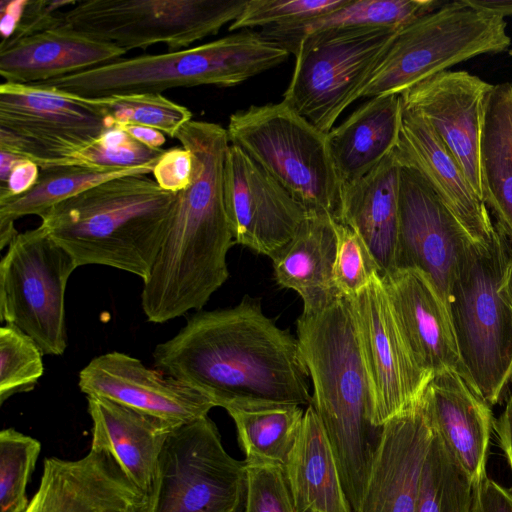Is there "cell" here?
<instances>
[{
    "instance_id": "obj_31",
    "label": "cell",
    "mask_w": 512,
    "mask_h": 512,
    "mask_svg": "<svg viewBox=\"0 0 512 512\" xmlns=\"http://www.w3.org/2000/svg\"><path fill=\"white\" fill-rule=\"evenodd\" d=\"M155 165L127 170H102L76 165L41 167L39 177L30 190L0 200V249L9 246L17 236L15 220L28 215L41 218L56 204L94 185L129 175L152 174Z\"/></svg>"
},
{
    "instance_id": "obj_12",
    "label": "cell",
    "mask_w": 512,
    "mask_h": 512,
    "mask_svg": "<svg viewBox=\"0 0 512 512\" xmlns=\"http://www.w3.org/2000/svg\"><path fill=\"white\" fill-rule=\"evenodd\" d=\"M115 127L94 99L33 84L0 85V151L62 166Z\"/></svg>"
},
{
    "instance_id": "obj_2",
    "label": "cell",
    "mask_w": 512,
    "mask_h": 512,
    "mask_svg": "<svg viewBox=\"0 0 512 512\" xmlns=\"http://www.w3.org/2000/svg\"><path fill=\"white\" fill-rule=\"evenodd\" d=\"M312 403L329 439L353 512H358L382 427L371 421V393L349 298L296 322Z\"/></svg>"
},
{
    "instance_id": "obj_37",
    "label": "cell",
    "mask_w": 512,
    "mask_h": 512,
    "mask_svg": "<svg viewBox=\"0 0 512 512\" xmlns=\"http://www.w3.org/2000/svg\"><path fill=\"white\" fill-rule=\"evenodd\" d=\"M164 151L150 148L120 128L114 127L91 146L68 160L65 165L102 170H127L156 164Z\"/></svg>"
},
{
    "instance_id": "obj_41",
    "label": "cell",
    "mask_w": 512,
    "mask_h": 512,
    "mask_svg": "<svg viewBox=\"0 0 512 512\" xmlns=\"http://www.w3.org/2000/svg\"><path fill=\"white\" fill-rule=\"evenodd\" d=\"M192 174V155L182 146L165 150L152 172L153 179L160 188L171 193L187 188Z\"/></svg>"
},
{
    "instance_id": "obj_36",
    "label": "cell",
    "mask_w": 512,
    "mask_h": 512,
    "mask_svg": "<svg viewBox=\"0 0 512 512\" xmlns=\"http://www.w3.org/2000/svg\"><path fill=\"white\" fill-rule=\"evenodd\" d=\"M43 355L38 344L16 326L0 328V404L34 389L44 372Z\"/></svg>"
},
{
    "instance_id": "obj_9",
    "label": "cell",
    "mask_w": 512,
    "mask_h": 512,
    "mask_svg": "<svg viewBox=\"0 0 512 512\" xmlns=\"http://www.w3.org/2000/svg\"><path fill=\"white\" fill-rule=\"evenodd\" d=\"M247 466L207 416L175 428L160 453L148 512H245Z\"/></svg>"
},
{
    "instance_id": "obj_42",
    "label": "cell",
    "mask_w": 512,
    "mask_h": 512,
    "mask_svg": "<svg viewBox=\"0 0 512 512\" xmlns=\"http://www.w3.org/2000/svg\"><path fill=\"white\" fill-rule=\"evenodd\" d=\"M40 167L21 156L0 151V200L21 195L32 188Z\"/></svg>"
},
{
    "instance_id": "obj_11",
    "label": "cell",
    "mask_w": 512,
    "mask_h": 512,
    "mask_svg": "<svg viewBox=\"0 0 512 512\" xmlns=\"http://www.w3.org/2000/svg\"><path fill=\"white\" fill-rule=\"evenodd\" d=\"M78 268L40 224L18 233L0 262V320L29 335L44 355L67 348L65 292Z\"/></svg>"
},
{
    "instance_id": "obj_38",
    "label": "cell",
    "mask_w": 512,
    "mask_h": 512,
    "mask_svg": "<svg viewBox=\"0 0 512 512\" xmlns=\"http://www.w3.org/2000/svg\"><path fill=\"white\" fill-rule=\"evenodd\" d=\"M350 0H248L228 30L283 26L303 22L341 8Z\"/></svg>"
},
{
    "instance_id": "obj_19",
    "label": "cell",
    "mask_w": 512,
    "mask_h": 512,
    "mask_svg": "<svg viewBox=\"0 0 512 512\" xmlns=\"http://www.w3.org/2000/svg\"><path fill=\"white\" fill-rule=\"evenodd\" d=\"M434 432L422 397L382 426L358 512H415Z\"/></svg>"
},
{
    "instance_id": "obj_14",
    "label": "cell",
    "mask_w": 512,
    "mask_h": 512,
    "mask_svg": "<svg viewBox=\"0 0 512 512\" xmlns=\"http://www.w3.org/2000/svg\"><path fill=\"white\" fill-rule=\"evenodd\" d=\"M399 162L395 270L424 272L446 305L451 282L473 240L426 178L411 165Z\"/></svg>"
},
{
    "instance_id": "obj_22",
    "label": "cell",
    "mask_w": 512,
    "mask_h": 512,
    "mask_svg": "<svg viewBox=\"0 0 512 512\" xmlns=\"http://www.w3.org/2000/svg\"><path fill=\"white\" fill-rule=\"evenodd\" d=\"M126 50L90 38L66 23L32 35L1 41L3 82L33 84L114 62Z\"/></svg>"
},
{
    "instance_id": "obj_35",
    "label": "cell",
    "mask_w": 512,
    "mask_h": 512,
    "mask_svg": "<svg viewBox=\"0 0 512 512\" xmlns=\"http://www.w3.org/2000/svg\"><path fill=\"white\" fill-rule=\"evenodd\" d=\"M41 443L13 428L0 432V512H24L27 484L35 469Z\"/></svg>"
},
{
    "instance_id": "obj_48",
    "label": "cell",
    "mask_w": 512,
    "mask_h": 512,
    "mask_svg": "<svg viewBox=\"0 0 512 512\" xmlns=\"http://www.w3.org/2000/svg\"><path fill=\"white\" fill-rule=\"evenodd\" d=\"M508 54L512 56V48L508 50Z\"/></svg>"
},
{
    "instance_id": "obj_25",
    "label": "cell",
    "mask_w": 512,
    "mask_h": 512,
    "mask_svg": "<svg viewBox=\"0 0 512 512\" xmlns=\"http://www.w3.org/2000/svg\"><path fill=\"white\" fill-rule=\"evenodd\" d=\"M91 447L110 453L142 491H151L160 453L173 425L100 397H87Z\"/></svg>"
},
{
    "instance_id": "obj_26",
    "label": "cell",
    "mask_w": 512,
    "mask_h": 512,
    "mask_svg": "<svg viewBox=\"0 0 512 512\" xmlns=\"http://www.w3.org/2000/svg\"><path fill=\"white\" fill-rule=\"evenodd\" d=\"M333 218L307 212L292 239L272 258L274 278L303 301V314L321 312L342 296L333 277L336 256Z\"/></svg>"
},
{
    "instance_id": "obj_40",
    "label": "cell",
    "mask_w": 512,
    "mask_h": 512,
    "mask_svg": "<svg viewBox=\"0 0 512 512\" xmlns=\"http://www.w3.org/2000/svg\"><path fill=\"white\" fill-rule=\"evenodd\" d=\"M246 466L248 489L245 512H294L283 466Z\"/></svg>"
},
{
    "instance_id": "obj_8",
    "label": "cell",
    "mask_w": 512,
    "mask_h": 512,
    "mask_svg": "<svg viewBox=\"0 0 512 512\" xmlns=\"http://www.w3.org/2000/svg\"><path fill=\"white\" fill-rule=\"evenodd\" d=\"M401 30V29H400ZM399 29L329 30L305 37L283 102L327 134L360 96Z\"/></svg>"
},
{
    "instance_id": "obj_15",
    "label": "cell",
    "mask_w": 512,
    "mask_h": 512,
    "mask_svg": "<svg viewBox=\"0 0 512 512\" xmlns=\"http://www.w3.org/2000/svg\"><path fill=\"white\" fill-rule=\"evenodd\" d=\"M224 202L234 242L271 259L307 215L274 178L233 144L225 160Z\"/></svg>"
},
{
    "instance_id": "obj_20",
    "label": "cell",
    "mask_w": 512,
    "mask_h": 512,
    "mask_svg": "<svg viewBox=\"0 0 512 512\" xmlns=\"http://www.w3.org/2000/svg\"><path fill=\"white\" fill-rule=\"evenodd\" d=\"M394 319L417 366L434 376L459 368L447 307L421 270L397 269L381 276Z\"/></svg>"
},
{
    "instance_id": "obj_24",
    "label": "cell",
    "mask_w": 512,
    "mask_h": 512,
    "mask_svg": "<svg viewBox=\"0 0 512 512\" xmlns=\"http://www.w3.org/2000/svg\"><path fill=\"white\" fill-rule=\"evenodd\" d=\"M400 162L392 151L363 177L343 184L339 223L352 228L377 262L380 276L395 270Z\"/></svg>"
},
{
    "instance_id": "obj_1",
    "label": "cell",
    "mask_w": 512,
    "mask_h": 512,
    "mask_svg": "<svg viewBox=\"0 0 512 512\" xmlns=\"http://www.w3.org/2000/svg\"><path fill=\"white\" fill-rule=\"evenodd\" d=\"M154 367L225 410L256 405L309 406V373L297 338L248 295L235 306L197 311L153 351Z\"/></svg>"
},
{
    "instance_id": "obj_18",
    "label": "cell",
    "mask_w": 512,
    "mask_h": 512,
    "mask_svg": "<svg viewBox=\"0 0 512 512\" xmlns=\"http://www.w3.org/2000/svg\"><path fill=\"white\" fill-rule=\"evenodd\" d=\"M149 496L113 456L90 448L76 460L46 458L38 490L24 512H148Z\"/></svg>"
},
{
    "instance_id": "obj_32",
    "label": "cell",
    "mask_w": 512,
    "mask_h": 512,
    "mask_svg": "<svg viewBox=\"0 0 512 512\" xmlns=\"http://www.w3.org/2000/svg\"><path fill=\"white\" fill-rule=\"evenodd\" d=\"M238 442L247 465H280L285 468L297 441L305 411L295 404L233 407Z\"/></svg>"
},
{
    "instance_id": "obj_45",
    "label": "cell",
    "mask_w": 512,
    "mask_h": 512,
    "mask_svg": "<svg viewBox=\"0 0 512 512\" xmlns=\"http://www.w3.org/2000/svg\"><path fill=\"white\" fill-rule=\"evenodd\" d=\"M115 127L120 128L138 142L153 149H162L161 147L165 143L164 134L154 128L133 124L116 125Z\"/></svg>"
},
{
    "instance_id": "obj_33",
    "label": "cell",
    "mask_w": 512,
    "mask_h": 512,
    "mask_svg": "<svg viewBox=\"0 0 512 512\" xmlns=\"http://www.w3.org/2000/svg\"><path fill=\"white\" fill-rule=\"evenodd\" d=\"M472 499L473 483L435 430L415 512H471Z\"/></svg>"
},
{
    "instance_id": "obj_43",
    "label": "cell",
    "mask_w": 512,
    "mask_h": 512,
    "mask_svg": "<svg viewBox=\"0 0 512 512\" xmlns=\"http://www.w3.org/2000/svg\"><path fill=\"white\" fill-rule=\"evenodd\" d=\"M471 512H512V493L486 476L473 485Z\"/></svg>"
},
{
    "instance_id": "obj_44",
    "label": "cell",
    "mask_w": 512,
    "mask_h": 512,
    "mask_svg": "<svg viewBox=\"0 0 512 512\" xmlns=\"http://www.w3.org/2000/svg\"><path fill=\"white\" fill-rule=\"evenodd\" d=\"M510 382L512 383V379ZM493 429L497 434L499 445L505 454L512 472V392L508 397L503 412L494 421ZM510 492L512 493V487Z\"/></svg>"
},
{
    "instance_id": "obj_16",
    "label": "cell",
    "mask_w": 512,
    "mask_h": 512,
    "mask_svg": "<svg viewBox=\"0 0 512 512\" xmlns=\"http://www.w3.org/2000/svg\"><path fill=\"white\" fill-rule=\"evenodd\" d=\"M78 386L87 397L108 399L174 427L207 416L216 407L193 387L118 351L93 358L79 372Z\"/></svg>"
},
{
    "instance_id": "obj_6",
    "label": "cell",
    "mask_w": 512,
    "mask_h": 512,
    "mask_svg": "<svg viewBox=\"0 0 512 512\" xmlns=\"http://www.w3.org/2000/svg\"><path fill=\"white\" fill-rule=\"evenodd\" d=\"M230 144L239 147L307 212L339 221L342 184L327 134L283 101L251 105L230 115Z\"/></svg>"
},
{
    "instance_id": "obj_3",
    "label": "cell",
    "mask_w": 512,
    "mask_h": 512,
    "mask_svg": "<svg viewBox=\"0 0 512 512\" xmlns=\"http://www.w3.org/2000/svg\"><path fill=\"white\" fill-rule=\"evenodd\" d=\"M176 193L147 175L94 185L49 209L41 225L78 267L104 265L145 281L164 240Z\"/></svg>"
},
{
    "instance_id": "obj_4",
    "label": "cell",
    "mask_w": 512,
    "mask_h": 512,
    "mask_svg": "<svg viewBox=\"0 0 512 512\" xmlns=\"http://www.w3.org/2000/svg\"><path fill=\"white\" fill-rule=\"evenodd\" d=\"M289 55L259 31L245 29L195 47L123 57L33 85L84 99L201 85L232 87L280 65Z\"/></svg>"
},
{
    "instance_id": "obj_23",
    "label": "cell",
    "mask_w": 512,
    "mask_h": 512,
    "mask_svg": "<svg viewBox=\"0 0 512 512\" xmlns=\"http://www.w3.org/2000/svg\"><path fill=\"white\" fill-rule=\"evenodd\" d=\"M422 399L435 430L473 485L485 478L494 425L491 406L456 371L434 375Z\"/></svg>"
},
{
    "instance_id": "obj_47",
    "label": "cell",
    "mask_w": 512,
    "mask_h": 512,
    "mask_svg": "<svg viewBox=\"0 0 512 512\" xmlns=\"http://www.w3.org/2000/svg\"><path fill=\"white\" fill-rule=\"evenodd\" d=\"M500 291L512 311V264L506 272Z\"/></svg>"
},
{
    "instance_id": "obj_34",
    "label": "cell",
    "mask_w": 512,
    "mask_h": 512,
    "mask_svg": "<svg viewBox=\"0 0 512 512\" xmlns=\"http://www.w3.org/2000/svg\"><path fill=\"white\" fill-rule=\"evenodd\" d=\"M114 125H141L175 138L179 129L192 120V112L158 93L116 95L94 99Z\"/></svg>"
},
{
    "instance_id": "obj_46",
    "label": "cell",
    "mask_w": 512,
    "mask_h": 512,
    "mask_svg": "<svg viewBox=\"0 0 512 512\" xmlns=\"http://www.w3.org/2000/svg\"><path fill=\"white\" fill-rule=\"evenodd\" d=\"M466 4L501 18L512 16V0H465Z\"/></svg>"
},
{
    "instance_id": "obj_21",
    "label": "cell",
    "mask_w": 512,
    "mask_h": 512,
    "mask_svg": "<svg viewBox=\"0 0 512 512\" xmlns=\"http://www.w3.org/2000/svg\"><path fill=\"white\" fill-rule=\"evenodd\" d=\"M400 161L417 169L475 242L489 239L495 225L450 150L428 122L402 104V128L395 148Z\"/></svg>"
},
{
    "instance_id": "obj_27",
    "label": "cell",
    "mask_w": 512,
    "mask_h": 512,
    "mask_svg": "<svg viewBox=\"0 0 512 512\" xmlns=\"http://www.w3.org/2000/svg\"><path fill=\"white\" fill-rule=\"evenodd\" d=\"M402 128L399 94L370 98L327 133L329 151L341 184L355 181L396 148Z\"/></svg>"
},
{
    "instance_id": "obj_7",
    "label": "cell",
    "mask_w": 512,
    "mask_h": 512,
    "mask_svg": "<svg viewBox=\"0 0 512 512\" xmlns=\"http://www.w3.org/2000/svg\"><path fill=\"white\" fill-rule=\"evenodd\" d=\"M504 18L475 9L465 0L444 2L397 33L360 93L401 94L461 62L506 51L511 38Z\"/></svg>"
},
{
    "instance_id": "obj_49",
    "label": "cell",
    "mask_w": 512,
    "mask_h": 512,
    "mask_svg": "<svg viewBox=\"0 0 512 512\" xmlns=\"http://www.w3.org/2000/svg\"><path fill=\"white\" fill-rule=\"evenodd\" d=\"M511 85H512V83H511Z\"/></svg>"
},
{
    "instance_id": "obj_13",
    "label": "cell",
    "mask_w": 512,
    "mask_h": 512,
    "mask_svg": "<svg viewBox=\"0 0 512 512\" xmlns=\"http://www.w3.org/2000/svg\"><path fill=\"white\" fill-rule=\"evenodd\" d=\"M350 300L371 393V421L382 427L417 403L433 376L413 360L390 308L382 278Z\"/></svg>"
},
{
    "instance_id": "obj_30",
    "label": "cell",
    "mask_w": 512,
    "mask_h": 512,
    "mask_svg": "<svg viewBox=\"0 0 512 512\" xmlns=\"http://www.w3.org/2000/svg\"><path fill=\"white\" fill-rule=\"evenodd\" d=\"M443 3L438 0H350L345 6L312 19L269 26L259 32L267 40L295 55L301 41L311 34L371 27L400 30Z\"/></svg>"
},
{
    "instance_id": "obj_28",
    "label": "cell",
    "mask_w": 512,
    "mask_h": 512,
    "mask_svg": "<svg viewBox=\"0 0 512 512\" xmlns=\"http://www.w3.org/2000/svg\"><path fill=\"white\" fill-rule=\"evenodd\" d=\"M285 473L294 512H353L329 439L311 404Z\"/></svg>"
},
{
    "instance_id": "obj_10",
    "label": "cell",
    "mask_w": 512,
    "mask_h": 512,
    "mask_svg": "<svg viewBox=\"0 0 512 512\" xmlns=\"http://www.w3.org/2000/svg\"><path fill=\"white\" fill-rule=\"evenodd\" d=\"M248 0H85L64 11L65 23L127 52L164 44L189 48L235 21Z\"/></svg>"
},
{
    "instance_id": "obj_17",
    "label": "cell",
    "mask_w": 512,
    "mask_h": 512,
    "mask_svg": "<svg viewBox=\"0 0 512 512\" xmlns=\"http://www.w3.org/2000/svg\"><path fill=\"white\" fill-rule=\"evenodd\" d=\"M493 86L468 71L446 70L400 94L403 106L419 113L450 150L481 198L480 142Z\"/></svg>"
},
{
    "instance_id": "obj_29",
    "label": "cell",
    "mask_w": 512,
    "mask_h": 512,
    "mask_svg": "<svg viewBox=\"0 0 512 512\" xmlns=\"http://www.w3.org/2000/svg\"><path fill=\"white\" fill-rule=\"evenodd\" d=\"M482 198L496 225L512 242V85H494L486 104L480 142Z\"/></svg>"
},
{
    "instance_id": "obj_5",
    "label": "cell",
    "mask_w": 512,
    "mask_h": 512,
    "mask_svg": "<svg viewBox=\"0 0 512 512\" xmlns=\"http://www.w3.org/2000/svg\"><path fill=\"white\" fill-rule=\"evenodd\" d=\"M511 264V242L495 225L489 239L472 241L466 249L446 302L457 373L490 406L512 379V311L500 291Z\"/></svg>"
},
{
    "instance_id": "obj_39",
    "label": "cell",
    "mask_w": 512,
    "mask_h": 512,
    "mask_svg": "<svg viewBox=\"0 0 512 512\" xmlns=\"http://www.w3.org/2000/svg\"><path fill=\"white\" fill-rule=\"evenodd\" d=\"M336 256L333 277L342 297L362 291L380 269L362 238L349 226L335 222Z\"/></svg>"
}]
</instances>
